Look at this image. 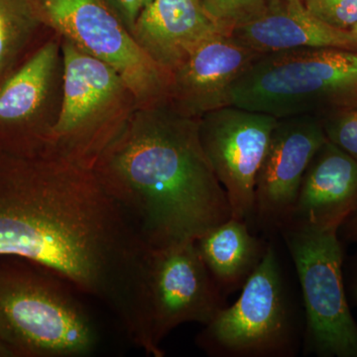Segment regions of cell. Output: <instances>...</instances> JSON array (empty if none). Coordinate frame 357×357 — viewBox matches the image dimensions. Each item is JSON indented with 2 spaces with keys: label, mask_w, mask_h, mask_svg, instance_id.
<instances>
[{
  "label": "cell",
  "mask_w": 357,
  "mask_h": 357,
  "mask_svg": "<svg viewBox=\"0 0 357 357\" xmlns=\"http://www.w3.org/2000/svg\"><path fill=\"white\" fill-rule=\"evenodd\" d=\"M282 274L276 249L268 243L238 300L204 325L197 337L199 349L220 357L295 356L297 330Z\"/></svg>",
  "instance_id": "52a82bcc"
},
{
  "label": "cell",
  "mask_w": 357,
  "mask_h": 357,
  "mask_svg": "<svg viewBox=\"0 0 357 357\" xmlns=\"http://www.w3.org/2000/svg\"><path fill=\"white\" fill-rule=\"evenodd\" d=\"M342 227H344V234L347 239L357 241V208L345 220Z\"/></svg>",
  "instance_id": "603a6c76"
},
{
  "label": "cell",
  "mask_w": 357,
  "mask_h": 357,
  "mask_svg": "<svg viewBox=\"0 0 357 357\" xmlns=\"http://www.w3.org/2000/svg\"><path fill=\"white\" fill-rule=\"evenodd\" d=\"M314 17L326 24L351 31L357 23V0H304Z\"/></svg>",
  "instance_id": "ffe728a7"
},
{
  "label": "cell",
  "mask_w": 357,
  "mask_h": 357,
  "mask_svg": "<svg viewBox=\"0 0 357 357\" xmlns=\"http://www.w3.org/2000/svg\"><path fill=\"white\" fill-rule=\"evenodd\" d=\"M356 208L357 161L326 139L307 167L283 225L338 230Z\"/></svg>",
  "instance_id": "9a60e30c"
},
{
  "label": "cell",
  "mask_w": 357,
  "mask_h": 357,
  "mask_svg": "<svg viewBox=\"0 0 357 357\" xmlns=\"http://www.w3.org/2000/svg\"><path fill=\"white\" fill-rule=\"evenodd\" d=\"M351 31L357 37V23L351 28Z\"/></svg>",
  "instance_id": "484cf974"
},
{
  "label": "cell",
  "mask_w": 357,
  "mask_h": 357,
  "mask_svg": "<svg viewBox=\"0 0 357 357\" xmlns=\"http://www.w3.org/2000/svg\"><path fill=\"white\" fill-rule=\"evenodd\" d=\"M225 307V297L204 264L196 241L148 248L138 291L134 344L163 357L162 342L185 323L206 325Z\"/></svg>",
  "instance_id": "8992f818"
},
{
  "label": "cell",
  "mask_w": 357,
  "mask_h": 357,
  "mask_svg": "<svg viewBox=\"0 0 357 357\" xmlns=\"http://www.w3.org/2000/svg\"><path fill=\"white\" fill-rule=\"evenodd\" d=\"M0 357H14L13 352L0 340Z\"/></svg>",
  "instance_id": "cb8c5ba5"
},
{
  "label": "cell",
  "mask_w": 357,
  "mask_h": 357,
  "mask_svg": "<svg viewBox=\"0 0 357 357\" xmlns=\"http://www.w3.org/2000/svg\"><path fill=\"white\" fill-rule=\"evenodd\" d=\"M43 29L50 30L35 0H0V83Z\"/></svg>",
  "instance_id": "ac0fdd59"
},
{
  "label": "cell",
  "mask_w": 357,
  "mask_h": 357,
  "mask_svg": "<svg viewBox=\"0 0 357 357\" xmlns=\"http://www.w3.org/2000/svg\"><path fill=\"white\" fill-rule=\"evenodd\" d=\"M326 139L318 116L278 119L256 178L253 223L280 230L290 215L307 167Z\"/></svg>",
  "instance_id": "7c38bea8"
},
{
  "label": "cell",
  "mask_w": 357,
  "mask_h": 357,
  "mask_svg": "<svg viewBox=\"0 0 357 357\" xmlns=\"http://www.w3.org/2000/svg\"><path fill=\"white\" fill-rule=\"evenodd\" d=\"M62 100L46 146L93 170L139 105L112 66L68 40L62 39Z\"/></svg>",
  "instance_id": "5b68a950"
},
{
  "label": "cell",
  "mask_w": 357,
  "mask_h": 357,
  "mask_svg": "<svg viewBox=\"0 0 357 357\" xmlns=\"http://www.w3.org/2000/svg\"><path fill=\"white\" fill-rule=\"evenodd\" d=\"M301 1H304V0H301Z\"/></svg>",
  "instance_id": "83f0119b"
},
{
  "label": "cell",
  "mask_w": 357,
  "mask_h": 357,
  "mask_svg": "<svg viewBox=\"0 0 357 357\" xmlns=\"http://www.w3.org/2000/svg\"><path fill=\"white\" fill-rule=\"evenodd\" d=\"M231 105L277 119L357 109V51L304 48L262 55L237 79Z\"/></svg>",
  "instance_id": "277c9868"
},
{
  "label": "cell",
  "mask_w": 357,
  "mask_h": 357,
  "mask_svg": "<svg viewBox=\"0 0 357 357\" xmlns=\"http://www.w3.org/2000/svg\"><path fill=\"white\" fill-rule=\"evenodd\" d=\"M261 56L229 33L208 37L171 73L169 103L195 119L229 107L232 86Z\"/></svg>",
  "instance_id": "4fadbf2b"
},
{
  "label": "cell",
  "mask_w": 357,
  "mask_h": 357,
  "mask_svg": "<svg viewBox=\"0 0 357 357\" xmlns=\"http://www.w3.org/2000/svg\"><path fill=\"white\" fill-rule=\"evenodd\" d=\"M277 121L273 115L236 105L199 119L202 145L227 192L231 218L248 225L255 215L256 178Z\"/></svg>",
  "instance_id": "30bf717a"
},
{
  "label": "cell",
  "mask_w": 357,
  "mask_h": 357,
  "mask_svg": "<svg viewBox=\"0 0 357 357\" xmlns=\"http://www.w3.org/2000/svg\"><path fill=\"white\" fill-rule=\"evenodd\" d=\"M268 0H202L213 22L229 33L232 26L246 20L261 8Z\"/></svg>",
  "instance_id": "d6986e66"
},
{
  "label": "cell",
  "mask_w": 357,
  "mask_h": 357,
  "mask_svg": "<svg viewBox=\"0 0 357 357\" xmlns=\"http://www.w3.org/2000/svg\"><path fill=\"white\" fill-rule=\"evenodd\" d=\"M0 257V340L14 357H81L98 333L62 279L32 263Z\"/></svg>",
  "instance_id": "3957f363"
},
{
  "label": "cell",
  "mask_w": 357,
  "mask_h": 357,
  "mask_svg": "<svg viewBox=\"0 0 357 357\" xmlns=\"http://www.w3.org/2000/svg\"><path fill=\"white\" fill-rule=\"evenodd\" d=\"M152 0H142L143 7L146 6V4L149 3V2H151Z\"/></svg>",
  "instance_id": "4316f807"
},
{
  "label": "cell",
  "mask_w": 357,
  "mask_h": 357,
  "mask_svg": "<svg viewBox=\"0 0 357 357\" xmlns=\"http://www.w3.org/2000/svg\"><path fill=\"white\" fill-rule=\"evenodd\" d=\"M148 246L91 169L48 147L0 142V257L48 270L135 333Z\"/></svg>",
  "instance_id": "6da1fadb"
},
{
  "label": "cell",
  "mask_w": 357,
  "mask_h": 357,
  "mask_svg": "<svg viewBox=\"0 0 357 357\" xmlns=\"http://www.w3.org/2000/svg\"><path fill=\"white\" fill-rule=\"evenodd\" d=\"M93 171L148 248L197 241L231 218L202 145L199 119L169 102L134 110Z\"/></svg>",
  "instance_id": "7a4b0ae2"
},
{
  "label": "cell",
  "mask_w": 357,
  "mask_h": 357,
  "mask_svg": "<svg viewBox=\"0 0 357 357\" xmlns=\"http://www.w3.org/2000/svg\"><path fill=\"white\" fill-rule=\"evenodd\" d=\"M352 297H354V302L357 305V275L356 280L354 282V285H352Z\"/></svg>",
  "instance_id": "d4e9b609"
},
{
  "label": "cell",
  "mask_w": 357,
  "mask_h": 357,
  "mask_svg": "<svg viewBox=\"0 0 357 357\" xmlns=\"http://www.w3.org/2000/svg\"><path fill=\"white\" fill-rule=\"evenodd\" d=\"M47 27L112 66L139 107L168 102L171 76L140 48L102 0H35Z\"/></svg>",
  "instance_id": "9c48e42d"
},
{
  "label": "cell",
  "mask_w": 357,
  "mask_h": 357,
  "mask_svg": "<svg viewBox=\"0 0 357 357\" xmlns=\"http://www.w3.org/2000/svg\"><path fill=\"white\" fill-rule=\"evenodd\" d=\"M229 34L257 53L304 48L357 51V37L314 17L301 0H268L249 17L232 26Z\"/></svg>",
  "instance_id": "5bb4252c"
},
{
  "label": "cell",
  "mask_w": 357,
  "mask_h": 357,
  "mask_svg": "<svg viewBox=\"0 0 357 357\" xmlns=\"http://www.w3.org/2000/svg\"><path fill=\"white\" fill-rule=\"evenodd\" d=\"M196 243L222 294L243 288L261 262L268 245L253 236L248 222L234 218L208 230Z\"/></svg>",
  "instance_id": "e0dca14e"
},
{
  "label": "cell",
  "mask_w": 357,
  "mask_h": 357,
  "mask_svg": "<svg viewBox=\"0 0 357 357\" xmlns=\"http://www.w3.org/2000/svg\"><path fill=\"white\" fill-rule=\"evenodd\" d=\"M321 119L326 138L357 161V109Z\"/></svg>",
  "instance_id": "44dd1931"
},
{
  "label": "cell",
  "mask_w": 357,
  "mask_h": 357,
  "mask_svg": "<svg viewBox=\"0 0 357 357\" xmlns=\"http://www.w3.org/2000/svg\"><path fill=\"white\" fill-rule=\"evenodd\" d=\"M62 38L57 33L40 45L0 83V142L42 148L60 109Z\"/></svg>",
  "instance_id": "8fae6325"
},
{
  "label": "cell",
  "mask_w": 357,
  "mask_h": 357,
  "mask_svg": "<svg viewBox=\"0 0 357 357\" xmlns=\"http://www.w3.org/2000/svg\"><path fill=\"white\" fill-rule=\"evenodd\" d=\"M107 8L119 18L129 32H132L134 24L142 10V0H102Z\"/></svg>",
  "instance_id": "7402d4cb"
},
{
  "label": "cell",
  "mask_w": 357,
  "mask_h": 357,
  "mask_svg": "<svg viewBox=\"0 0 357 357\" xmlns=\"http://www.w3.org/2000/svg\"><path fill=\"white\" fill-rule=\"evenodd\" d=\"M220 32L227 33L211 20L202 0H152L143 7L131 35L171 76L197 46Z\"/></svg>",
  "instance_id": "2e32d148"
},
{
  "label": "cell",
  "mask_w": 357,
  "mask_h": 357,
  "mask_svg": "<svg viewBox=\"0 0 357 357\" xmlns=\"http://www.w3.org/2000/svg\"><path fill=\"white\" fill-rule=\"evenodd\" d=\"M279 231L302 289L307 351L321 357H357V325L345 296L338 230L289 223Z\"/></svg>",
  "instance_id": "ba28073f"
}]
</instances>
